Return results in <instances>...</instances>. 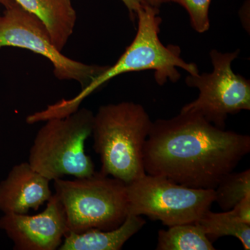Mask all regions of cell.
I'll use <instances>...</instances> for the list:
<instances>
[{
  "instance_id": "obj_18",
  "label": "cell",
  "mask_w": 250,
  "mask_h": 250,
  "mask_svg": "<svg viewBox=\"0 0 250 250\" xmlns=\"http://www.w3.org/2000/svg\"><path fill=\"white\" fill-rule=\"evenodd\" d=\"M121 1L129 10L130 16L132 20L134 19L135 16H136V12L141 7L143 1H145L144 0H121Z\"/></svg>"
},
{
  "instance_id": "obj_20",
  "label": "cell",
  "mask_w": 250,
  "mask_h": 250,
  "mask_svg": "<svg viewBox=\"0 0 250 250\" xmlns=\"http://www.w3.org/2000/svg\"><path fill=\"white\" fill-rule=\"evenodd\" d=\"M14 0H0V5L4 6V8L7 7L9 5L14 2Z\"/></svg>"
},
{
  "instance_id": "obj_8",
  "label": "cell",
  "mask_w": 250,
  "mask_h": 250,
  "mask_svg": "<svg viewBox=\"0 0 250 250\" xmlns=\"http://www.w3.org/2000/svg\"><path fill=\"white\" fill-rule=\"evenodd\" d=\"M0 14V48L20 47L49 59L59 80L76 81L82 89L108 66L88 65L65 57L56 48L48 31L36 16L14 1Z\"/></svg>"
},
{
  "instance_id": "obj_2",
  "label": "cell",
  "mask_w": 250,
  "mask_h": 250,
  "mask_svg": "<svg viewBox=\"0 0 250 250\" xmlns=\"http://www.w3.org/2000/svg\"><path fill=\"white\" fill-rule=\"evenodd\" d=\"M159 8L143 1L136 12L138 29L132 42L113 66L94 79L77 96L55 104L57 113L67 116L77 111L81 103L108 81L122 74L131 72L154 70L156 83L165 84L167 81L175 83L180 79L177 67L183 69L189 75L199 74L198 67L193 62H187L181 57L179 46L163 45L159 39L162 20L159 16Z\"/></svg>"
},
{
  "instance_id": "obj_5",
  "label": "cell",
  "mask_w": 250,
  "mask_h": 250,
  "mask_svg": "<svg viewBox=\"0 0 250 250\" xmlns=\"http://www.w3.org/2000/svg\"><path fill=\"white\" fill-rule=\"evenodd\" d=\"M63 207L67 232L104 231L121 226L128 215L126 184L101 172L74 180H54Z\"/></svg>"
},
{
  "instance_id": "obj_11",
  "label": "cell",
  "mask_w": 250,
  "mask_h": 250,
  "mask_svg": "<svg viewBox=\"0 0 250 250\" xmlns=\"http://www.w3.org/2000/svg\"><path fill=\"white\" fill-rule=\"evenodd\" d=\"M14 1L43 23L54 47L62 52L76 24V11L72 0Z\"/></svg>"
},
{
  "instance_id": "obj_12",
  "label": "cell",
  "mask_w": 250,
  "mask_h": 250,
  "mask_svg": "<svg viewBox=\"0 0 250 250\" xmlns=\"http://www.w3.org/2000/svg\"><path fill=\"white\" fill-rule=\"evenodd\" d=\"M146 222L141 215L128 214L121 226L104 231L90 229L82 233L67 232L59 250H120L139 232Z\"/></svg>"
},
{
  "instance_id": "obj_15",
  "label": "cell",
  "mask_w": 250,
  "mask_h": 250,
  "mask_svg": "<svg viewBox=\"0 0 250 250\" xmlns=\"http://www.w3.org/2000/svg\"><path fill=\"white\" fill-rule=\"evenodd\" d=\"M215 202L224 210L232 209L248 195H250V170L230 172L217 186Z\"/></svg>"
},
{
  "instance_id": "obj_7",
  "label": "cell",
  "mask_w": 250,
  "mask_h": 250,
  "mask_svg": "<svg viewBox=\"0 0 250 250\" xmlns=\"http://www.w3.org/2000/svg\"><path fill=\"white\" fill-rule=\"evenodd\" d=\"M239 49L222 53L210 51L213 65L210 73L189 75L185 79L188 86L200 90L198 98L186 104L181 112L196 113L220 129H225L229 115L250 110V81L234 73L233 61Z\"/></svg>"
},
{
  "instance_id": "obj_16",
  "label": "cell",
  "mask_w": 250,
  "mask_h": 250,
  "mask_svg": "<svg viewBox=\"0 0 250 250\" xmlns=\"http://www.w3.org/2000/svg\"><path fill=\"white\" fill-rule=\"evenodd\" d=\"M187 10L194 30L205 33L210 28L208 11L211 0H172Z\"/></svg>"
},
{
  "instance_id": "obj_4",
  "label": "cell",
  "mask_w": 250,
  "mask_h": 250,
  "mask_svg": "<svg viewBox=\"0 0 250 250\" xmlns=\"http://www.w3.org/2000/svg\"><path fill=\"white\" fill-rule=\"evenodd\" d=\"M93 120V112L85 108L64 118L47 120L36 135L27 162L50 181L66 175H92L95 166L85 154V144L91 136Z\"/></svg>"
},
{
  "instance_id": "obj_1",
  "label": "cell",
  "mask_w": 250,
  "mask_h": 250,
  "mask_svg": "<svg viewBox=\"0 0 250 250\" xmlns=\"http://www.w3.org/2000/svg\"><path fill=\"white\" fill-rule=\"evenodd\" d=\"M250 152V137L220 129L196 113L152 123L144 147L146 174L192 188L214 189Z\"/></svg>"
},
{
  "instance_id": "obj_10",
  "label": "cell",
  "mask_w": 250,
  "mask_h": 250,
  "mask_svg": "<svg viewBox=\"0 0 250 250\" xmlns=\"http://www.w3.org/2000/svg\"><path fill=\"white\" fill-rule=\"evenodd\" d=\"M50 182L28 162L14 166L0 182V210L25 214L30 209H39L52 197Z\"/></svg>"
},
{
  "instance_id": "obj_17",
  "label": "cell",
  "mask_w": 250,
  "mask_h": 250,
  "mask_svg": "<svg viewBox=\"0 0 250 250\" xmlns=\"http://www.w3.org/2000/svg\"><path fill=\"white\" fill-rule=\"evenodd\" d=\"M231 210L239 221L250 225V195L243 198Z\"/></svg>"
},
{
  "instance_id": "obj_14",
  "label": "cell",
  "mask_w": 250,
  "mask_h": 250,
  "mask_svg": "<svg viewBox=\"0 0 250 250\" xmlns=\"http://www.w3.org/2000/svg\"><path fill=\"white\" fill-rule=\"evenodd\" d=\"M197 223L211 243L220 237L234 236L241 242L245 250L250 249V225L239 221L231 210L223 213L208 210Z\"/></svg>"
},
{
  "instance_id": "obj_9",
  "label": "cell",
  "mask_w": 250,
  "mask_h": 250,
  "mask_svg": "<svg viewBox=\"0 0 250 250\" xmlns=\"http://www.w3.org/2000/svg\"><path fill=\"white\" fill-rule=\"evenodd\" d=\"M0 229L14 243L16 250H55L68 231L63 207L55 194L37 215L4 213Z\"/></svg>"
},
{
  "instance_id": "obj_3",
  "label": "cell",
  "mask_w": 250,
  "mask_h": 250,
  "mask_svg": "<svg viewBox=\"0 0 250 250\" xmlns=\"http://www.w3.org/2000/svg\"><path fill=\"white\" fill-rule=\"evenodd\" d=\"M152 122L142 105L109 104L94 115L93 149L100 155V172L128 184L146 175L143 147Z\"/></svg>"
},
{
  "instance_id": "obj_19",
  "label": "cell",
  "mask_w": 250,
  "mask_h": 250,
  "mask_svg": "<svg viewBox=\"0 0 250 250\" xmlns=\"http://www.w3.org/2000/svg\"><path fill=\"white\" fill-rule=\"evenodd\" d=\"M146 3L154 7L159 8L163 4L170 2L172 0H144Z\"/></svg>"
},
{
  "instance_id": "obj_13",
  "label": "cell",
  "mask_w": 250,
  "mask_h": 250,
  "mask_svg": "<svg viewBox=\"0 0 250 250\" xmlns=\"http://www.w3.org/2000/svg\"><path fill=\"white\" fill-rule=\"evenodd\" d=\"M157 250H215L198 223L169 227L158 233Z\"/></svg>"
},
{
  "instance_id": "obj_6",
  "label": "cell",
  "mask_w": 250,
  "mask_h": 250,
  "mask_svg": "<svg viewBox=\"0 0 250 250\" xmlns=\"http://www.w3.org/2000/svg\"><path fill=\"white\" fill-rule=\"evenodd\" d=\"M128 214L146 215L167 227L195 223L215 202L213 189L192 188L146 174L126 184Z\"/></svg>"
}]
</instances>
